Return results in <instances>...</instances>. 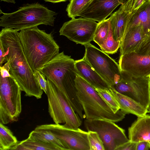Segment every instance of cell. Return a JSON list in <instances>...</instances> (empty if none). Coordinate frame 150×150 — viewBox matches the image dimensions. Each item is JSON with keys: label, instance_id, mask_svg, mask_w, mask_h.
Segmentation results:
<instances>
[{"label": "cell", "instance_id": "obj_1", "mask_svg": "<svg viewBox=\"0 0 150 150\" xmlns=\"http://www.w3.org/2000/svg\"><path fill=\"white\" fill-rule=\"evenodd\" d=\"M18 31L12 28H4L0 32V42L4 49L6 59L9 64V72L25 93V96L40 99L43 91L26 58Z\"/></svg>", "mask_w": 150, "mask_h": 150}, {"label": "cell", "instance_id": "obj_2", "mask_svg": "<svg viewBox=\"0 0 150 150\" xmlns=\"http://www.w3.org/2000/svg\"><path fill=\"white\" fill-rule=\"evenodd\" d=\"M75 61L63 51L58 53L39 70L62 93L82 120L84 118L83 110L76 95L75 86L78 74Z\"/></svg>", "mask_w": 150, "mask_h": 150}, {"label": "cell", "instance_id": "obj_3", "mask_svg": "<svg viewBox=\"0 0 150 150\" xmlns=\"http://www.w3.org/2000/svg\"><path fill=\"white\" fill-rule=\"evenodd\" d=\"M19 38L26 58L34 73L59 53V47L52 33L38 26L20 30Z\"/></svg>", "mask_w": 150, "mask_h": 150}, {"label": "cell", "instance_id": "obj_4", "mask_svg": "<svg viewBox=\"0 0 150 150\" xmlns=\"http://www.w3.org/2000/svg\"><path fill=\"white\" fill-rule=\"evenodd\" d=\"M76 95L87 119H103L114 122L122 121L126 114L119 110L115 113L95 88L77 74L75 79Z\"/></svg>", "mask_w": 150, "mask_h": 150}, {"label": "cell", "instance_id": "obj_5", "mask_svg": "<svg viewBox=\"0 0 150 150\" xmlns=\"http://www.w3.org/2000/svg\"><path fill=\"white\" fill-rule=\"evenodd\" d=\"M0 18V26L18 31L44 24L53 26L57 13L39 3L28 4L17 11L4 13Z\"/></svg>", "mask_w": 150, "mask_h": 150}, {"label": "cell", "instance_id": "obj_6", "mask_svg": "<svg viewBox=\"0 0 150 150\" xmlns=\"http://www.w3.org/2000/svg\"><path fill=\"white\" fill-rule=\"evenodd\" d=\"M48 112L55 124L64 123L65 127L76 129L80 127L82 121L66 98L57 87L47 79Z\"/></svg>", "mask_w": 150, "mask_h": 150}, {"label": "cell", "instance_id": "obj_7", "mask_svg": "<svg viewBox=\"0 0 150 150\" xmlns=\"http://www.w3.org/2000/svg\"><path fill=\"white\" fill-rule=\"evenodd\" d=\"M20 86L12 76L0 77V122L17 121L22 110Z\"/></svg>", "mask_w": 150, "mask_h": 150}, {"label": "cell", "instance_id": "obj_8", "mask_svg": "<svg viewBox=\"0 0 150 150\" xmlns=\"http://www.w3.org/2000/svg\"><path fill=\"white\" fill-rule=\"evenodd\" d=\"M84 46L83 57L110 87L122 80L119 64L114 59L91 43Z\"/></svg>", "mask_w": 150, "mask_h": 150}, {"label": "cell", "instance_id": "obj_9", "mask_svg": "<svg viewBox=\"0 0 150 150\" xmlns=\"http://www.w3.org/2000/svg\"><path fill=\"white\" fill-rule=\"evenodd\" d=\"M113 121L103 119H87L84 121L88 131L96 132L102 140L105 150H115L129 141L125 131Z\"/></svg>", "mask_w": 150, "mask_h": 150}, {"label": "cell", "instance_id": "obj_10", "mask_svg": "<svg viewBox=\"0 0 150 150\" xmlns=\"http://www.w3.org/2000/svg\"><path fill=\"white\" fill-rule=\"evenodd\" d=\"M122 80L110 86L147 109L150 103V77H135L121 71Z\"/></svg>", "mask_w": 150, "mask_h": 150}, {"label": "cell", "instance_id": "obj_11", "mask_svg": "<svg viewBox=\"0 0 150 150\" xmlns=\"http://www.w3.org/2000/svg\"><path fill=\"white\" fill-rule=\"evenodd\" d=\"M36 128L49 131L59 139L67 150H90L88 132L78 128L71 129L60 124H44Z\"/></svg>", "mask_w": 150, "mask_h": 150}, {"label": "cell", "instance_id": "obj_12", "mask_svg": "<svg viewBox=\"0 0 150 150\" xmlns=\"http://www.w3.org/2000/svg\"><path fill=\"white\" fill-rule=\"evenodd\" d=\"M98 25L96 21L81 17L72 18L63 23L60 29L59 35L77 44L85 45L93 40Z\"/></svg>", "mask_w": 150, "mask_h": 150}, {"label": "cell", "instance_id": "obj_13", "mask_svg": "<svg viewBox=\"0 0 150 150\" xmlns=\"http://www.w3.org/2000/svg\"><path fill=\"white\" fill-rule=\"evenodd\" d=\"M119 63L121 71L131 76L150 77V55L131 52L120 56Z\"/></svg>", "mask_w": 150, "mask_h": 150}, {"label": "cell", "instance_id": "obj_14", "mask_svg": "<svg viewBox=\"0 0 150 150\" xmlns=\"http://www.w3.org/2000/svg\"><path fill=\"white\" fill-rule=\"evenodd\" d=\"M126 0H93L79 16L97 21L105 19L119 5Z\"/></svg>", "mask_w": 150, "mask_h": 150}, {"label": "cell", "instance_id": "obj_15", "mask_svg": "<svg viewBox=\"0 0 150 150\" xmlns=\"http://www.w3.org/2000/svg\"><path fill=\"white\" fill-rule=\"evenodd\" d=\"M134 0H127L109 18L115 41L121 42L127 24L133 13Z\"/></svg>", "mask_w": 150, "mask_h": 150}, {"label": "cell", "instance_id": "obj_16", "mask_svg": "<svg viewBox=\"0 0 150 150\" xmlns=\"http://www.w3.org/2000/svg\"><path fill=\"white\" fill-rule=\"evenodd\" d=\"M148 36L143 27L140 25L126 30L120 42V56L135 51Z\"/></svg>", "mask_w": 150, "mask_h": 150}, {"label": "cell", "instance_id": "obj_17", "mask_svg": "<svg viewBox=\"0 0 150 150\" xmlns=\"http://www.w3.org/2000/svg\"><path fill=\"white\" fill-rule=\"evenodd\" d=\"M78 74L94 88L109 89V85L95 71L83 57L75 61Z\"/></svg>", "mask_w": 150, "mask_h": 150}, {"label": "cell", "instance_id": "obj_18", "mask_svg": "<svg viewBox=\"0 0 150 150\" xmlns=\"http://www.w3.org/2000/svg\"><path fill=\"white\" fill-rule=\"evenodd\" d=\"M128 138L132 142L150 141V115L138 117L128 128Z\"/></svg>", "mask_w": 150, "mask_h": 150}, {"label": "cell", "instance_id": "obj_19", "mask_svg": "<svg viewBox=\"0 0 150 150\" xmlns=\"http://www.w3.org/2000/svg\"><path fill=\"white\" fill-rule=\"evenodd\" d=\"M117 101L120 109L126 114H132L137 117H143L149 112L148 109L131 98L110 88Z\"/></svg>", "mask_w": 150, "mask_h": 150}, {"label": "cell", "instance_id": "obj_20", "mask_svg": "<svg viewBox=\"0 0 150 150\" xmlns=\"http://www.w3.org/2000/svg\"><path fill=\"white\" fill-rule=\"evenodd\" d=\"M139 25L143 27L149 36L150 32V2L134 11L125 30L130 27Z\"/></svg>", "mask_w": 150, "mask_h": 150}, {"label": "cell", "instance_id": "obj_21", "mask_svg": "<svg viewBox=\"0 0 150 150\" xmlns=\"http://www.w3.org/2000/svg\"><path fill=\"white\" fill-rule=\"evenodd\" d=\"M60 150L57 146L34 139L29 136L18 142L10 150Z\"/></svg>", "mask_w": 150, "mask_h": 150}, {"label": "cell", "instance_id": "obj_22", "mask_svg": "<svg viewBox=\"0 0 150 150\" xmlns=\"http://www.w3.org/2000/svg\"><path fill=\"white\" fill-rule=\"evenodd\" d=\"M29 136L36 140L55 145L60 150H67L62 142L49 131L35 128Z\"/></svg>", "mask_w": 150, "mask_h": 150}, {"label": "cell", "instance_id": "obj_23", "mask_svg": "<svg viewBox=\"0 0 150 150\" xmlns=\"http://www.w3.org/2000/svg\"><path fill=\"white\" fill-rule=\"evenodd\" d=\"M18 142L11 130L0 122V150H10Z\"/></svg>", "mask_w": 150, "mask_h": 150}, {"label": "cell", "instance_id": "obj_24", "mask_svg": "<svg viewBox=\"0 0 150 150\" xmlns=\"http://www.w3.org/2000/svg\"><path fill=\"white\" fill-rule=\"evenodd\" d=\"M93 0H70L66 8L67 16L71 18L79 16Z\"/></svg>", "mask_w": 150, "mask_h": 150}, {"label": "cell", "instance_id": "obj_25", "mask_svg": "<svg viewBox=\"0 0 150 150\" xmlns=\"http://www.w3.org/2000/svg\"><path fill=\"white\" fill-rule=\"evenodd\" d=\"M110 25L109 18L98 23L93 40L100 46L105 42L108 35Z\"/></svg>", "mask_w": 150, "mask_h": 150}, {"label": "cell", "instance_id": "obj_26", "mask_svg": "<svg viewBox=\"0 0 150 150\" xmlns=\"http://www.w3.org/2000/svg\"><path fill=\"white\" fill-rule=\"evenodd\" d=\"M120 45V42H116L114 39L110 24L108 36L105 42L100 47V49L107 54H112L117 52Z\"/></svg>", "mask_w": 150, "mask_h": 150}, {"label": "cell", "instance_id": "obj_27", "mask_svg": "<svg viewBox=\"0 0 150 150\" xmlns=\"http://www.w3.org/2000/svg\"><path fill=\"white\" fill-rule=\"evenodd\" d=\"M105 102L111 108L113 111L116 113L120 110L119 104L109 89H102L94 88Z\"/></svg>", "mask_w": 150, "mask_h": 150}, {"label": "cell", "instance_id": "obj_28", "mask_svg": "<svg viewBox=\"0 0 150 150\" xmlns=\"http://www.w3.org/2000/svg\"><path fill=\"white\" fill-rule=\"evenodd\" d=\"M88 132L90 150H105L103 142L98 134L94 131Z\"/></svg>", "mask_w": 150, "mask_h": 150}, {"label": "cell", "instance_id": "obj_29", "mask_svg": "<svg viewBox=\"0 0 150 150\" xmlns=\"http://www.w3.org/2000/svg\"><path fill=\"white\" fill-rule=\"evenodd\" d=\"M134 52L142 54L150 55V35L143 41Z\"/></svg>", "mask_w": 150, "mask_h": 150}, {"label": "cell", "instance_id": "obj_30", "mask_svg": "<svg viewBox=\"0 0 150 150\" xmlns=\"http://www.w3.org/2000/svg\"><path fill=\"white\" fill-rule=\"evenodd\" d=\"M35 78L40 85L41 89L46 94L47 93V83L45 76L39 70L35 71L34 73Z\"/></svg>", "mask_w": 150, "mask_h": 150}, {"label": "cell", "instance_id": "obj_31", "mask_svg": "<svg viewBox=\"0 0 150 150\" xmlns=\"http://www.w3.org/2000/svg\"><path fill=\"white\" fill-rule=\"evenodd\" d=\"M137 143L129 141L120 145L115 150H136Z\"/></svg>", "mask_w": 150, "mask_h": 150}, {"label": "cell", "instance_id": "obj_32", "mask_svg": "<svg viewBox=\"0 0 150 150\" xmlns=\"http://www.w3.org/2000/svg\"><path fill=\"white\" fill-rule=\"evenodd\" d=\"M0 69L1 76L2 77H6L11 76L9 72L10 67L9 63L8 62L2 67H0Z\"/></svg>", "mask_w": 150, "mask_h": 150}, {"label": "cell", "instance_id": "obj_33", "mask_svg": "<svg viewBox=\"0 0 150 150\" xmlns=\"http://www.w3.org/2000/svg\"><path fill=\"white\" fill-rule=\"evenodd\" d=\"M149 2L150 0H134L132 11L138 10L141 7Z\"/></svg>", "mask_w": 150, "mask_h": 150}, {"label": "cell", "instance_id": "obj_34", "mask_svg": "<svg viewBox=\"0 0 150 150\" xmlns=\"http://www.w3.org/2000/svg\"><path fill=\"white\" fill-rule=\"evenodd\" d=\"M149 149L148 142L142 141L137 143L136 150H148Z\"/></svg>", "mask_w": 150, "mask_h": 150}, {"label": "cell", "instance_id": "obj_35", "mask_svg": "<svg viewBox=\"0 0 150 150\" xmlns=\"http://www.w3.org/2000/svg\"><path fill=\"white\" fill-rule=\"evenodd\" d=\"M0 67L3 66V64L7 62L5 56V52L3 46L0 42Z\"/></svg>", "mask_w": 150, "mask_h": 150}, {"label": "cell", "instance_id": "obj_36", "mask_svg": "<svg viewBox=\"0 0 150 150\" xmlns=\"http://www.w3.org/2000/svg\"><path fill=\"white\" fill-rule=\"evenodd\" d=\"M46 2H50L52 3H58L62 2H65L68 0H44Z\"/></svg>", "mask_w": 150, "mask_h": 150}, {"label": "cell", "instance_id": "obj_37", "mask_svg": "<svg viewBox=\"0 0 150 150\" xmlns=\"http://www.w3.org/2000/svg\"><path fill=\"white\" fill-rule=\"evenodd\" d=\"M1 1H3L8 3L15 4V0H0Z\"/></svg>", "mask_w": 150, "mask_h": 150}, {"label": "cell", "instance_id": "obj_38", "mask_svg": "<svg viewBox=\"0 0 150 150\" xmlns=\"http://www.w3.org/2000/svg\"><path fill=\"white\" fill-rule=\"evenodd\" d=\"M148 109L149 111V112L150 113V103Z\"/></svg>", "mask_w": 150, "mask_h": 150}, {"label": "cell", "instance_id": "obj_39", "mask_svg": "<svg viewBox=\"0 0 150 150\" xmlns=\"http://www.w3.org/2000/svg\"><path fill=\"white\" fill-rule=\"evenodd\" d=\"M149 149H150V141L149 142Z\"/></svg>", "mask_w": 150, "mask_h": 150}, {"label": "cell", "instance_id": "obj_40", "mask_svg": "<svg viewBox=\"0 0 150 150\" xmlns=\"http://www.w3.org/2000/svg\"><path fill=\"white\" fill-rule=\"evenodd\" d=\"M149 35H150V33H149Z\"/></svg>", "mask_w": 150, "mask_h": 150}]
</instances>
